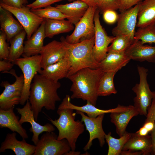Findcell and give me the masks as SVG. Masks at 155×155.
<instances>
[{
    "instance_id": "obj_48",
    "label": "cell",
    "mask_w": 155,
    "mask_h": 155,
    "mask_svg": "<svg viewBox=\"0 0 155 155\" xmlns=\"http://www.w3.org/2000/svg\"><path fill=\"white\" fill-rule=\"evenodd\" d=\"M80 152H75V151L70 150L69 152L66 153L65 155H79L80 154Z\"/></svg>"
},
{
    "instance_id": "obj_20",
    "label": "cell",
    "mask_w": 155,
    "mask_h": 155,
    "mask_svg": "<svg viewBox=\"0 0 155 155\" xmlns=\"http://www.w3.org/2000/svg\"><path fill=\"white\" fill-rule=\"evenodd\" d=\"M44 19L36 30L31 36L24 42L23 57H30L38 55L42 50L43 41L46 38Z\"/></svg>"
},
{
    "instance_id": "obj_13",
    "label": "cell",
    "mask_w": 155,
    "mask_h": 155,
    "mask_svg": "<svg viewBox=\"0 0 155 155\" xmlns=\"http://www.w3.org/2000/svg\"><path fill=\"white\" fill-rule=\"evenodd\" d=\"M76 113L81 116V121L84 122L86 129L89 133V139L84 148V151H86L90 149L92 144L93 140L95 139L98 140L100 146L102 147L105 142L106 134L102 126V122L105 114L100 115L96 117H92L79 111H76Z\"/></svg>"
},
{
    "instance_id": "obj_10",
    "label": "cell",
    "mask_w": 155,
    "mask_h": 155,
    "mask_svg": "<svg viewBox=\"0 0 155 155\" xmlns=\"http://www.w3.org/2000/svg\"><path fill=\"white\" fill-rule=\"evenodd\" d=\"M0 6L9 11L18 19L26 32L27 39L36 30L44 19L33 13L26 6L20 8L11 7L1 2Z\"/></svg>"
},
{
    "instance_id": "obj_46",
    "label": "cell",
    "mask_w": 155,
    "mask_h": 155,
    "mask_svg": "<svg viewBox=\"0 0 155 155\" xmlns=\"http://www.w3.org/2000/svg\"><path fill=\"white\" fill-rule=\"evenodd\" d=\"M150 133L148 130L143 126H142L135 133L138 135L141 136H146Z\"/></svg>"
},
{
    "instance_id": "obj_6",
    "label": "cell",
    "mask_w": 155,
    "mask_h": 155,
    "mask_svg": "<svg viewBox=\"0 0 155 155\" xmlns=\"http://www.w3.org/2000/svg\"><path fill=\"white\" fill-rule=\"evenodd\" d=\"M41 56L37 55L17 59L14 63L21 70L24 77V83L20 104L24 105L28 100L31 83L35 75L41 70Z\"/></svg>"
},
{
    "instance_id": "obj_23",
    "label": "cell",
    "mask_w": 155,
    "mask_h": 155,
    "mask_svg": "<svg viewBox=\"0 0 155 155\" xmlns=\"http://www.w3.org/2000/svg\"><path fill=\"white\" fill-rule=\"evenodd\" d=\"M55 7L68 17V20L75 25L84 15L89 6L83 1L75 0L71 3L57 5Z\"/></svg>"
},
{
    "instance_id": "obj_3",
    "label": "cell",
    "mask_w": 155,
    "mask_h": 155,
    "mask_svg": "<svg viewBox=\"0 0 155 155\" xmlns=\"http://www.w3.org/2000/svg\"><path fill=\"white\" fill-rule=\"evenodd\" d=\"M60 40L66 46L67 55L71 63V67L67 78L84 68L96 69L99 68V63L95 59L92 53L95 36L90 39L75 44L67 43L63 36L61 37Z\"/></svg>"
},
{
    "instance_id": "obj_36",
    "label": "cell",
    "mask_w": 155,
    "mask_h": 155,
    "mask_svg": "<svg viewBox=\"0 0 155 155\" xmlns=\"http://www.w3.org/2000/svg\"><path fill=\"white\" fill-rule=\"evenodd\" d=\"M7 37L5 34L2 31L0 32V59L7 60L9 56V47L6 42Z\"/></svg>"
},
{
    "instance_id": "obj_26",
    "label": "cell",
    "mask_w": 155,
    "mask_h": 155,
    "mask_svg": "<svg viewBox=\"0 0 155 155\" xmlns=\"http://www.w3.org/2000/svg\"><path fill=\"white\" fill-rule=\"evenodd\" d=\"M139 4L136 26H155V0H144Z\"/></svg>"
},
{
    "instance_id": "obj_27",
    "label": "cell",
    "mask_w": 155,
    "mask_h": 155,
    "mask_svg": "<svg viewBox=\"0 0 155 155\" xmlns=\"http://www.w3.org/2000/svg\"><path fill=\"white\" fill-rule=\"evenodd\" d=\"M151 141L150 136L148 135L141 136L135 133H132L131 136L124 146L122 150L141 151L143 155L151 154Z\"/></svg>"
},
{
    "instance_id": "obj_1",
    "label": "cell",
    "mask_w": 155,
    "mask_h": 155,
    "mask_svg": "<svg viewBox=\"0 0 155 155\" xmlns=\"http://www.w3.org/2000/svg\"><path fill=\"white\" fill-rule=\"evenodd\" d=\"M30 86L28 100L35 120L43 107L48 110H54L55 104L61 98L57 93L61 84L36 73Z\"/></svg>"
},
{
    "instance_id": "obj_5",
    "label": "cell",
    "mask_w": 155,
    "mask_h": 155,
    "mask_svg": "<svg viewBox=\"0 0 155 155\" xmlns=\"http://www.w3.org/2000/svg\"><path fill=\"white\" fill-rule=\"evenodd\" d=\"M137 69L140 81L132 89L136 94V96L133 99L134 106L137 109L139 114L146 116L155 92L150 90L147 82L148 69L139 66H137Z\"/></svg>"
},
{
    "instance_id": "obj_28",
    "label": "cell",
    "mask_w": 155,
    "mask_h": 155,
    "mask_svg": "<svg viewBox=\"0 0 155 155\" xmlns=\"http://www.w3.org/2000/svg\"><path fill=\"white\" fill-rule=\"evenodd\" d=\"M45 37L52 38L60 34L68 32L74 29L73 24L68 20L44 19Z\"/></svg>"
},
{
    "instance_id": "obj_29",
    "label": "cell",
    "mask_w": 155,
    "mask_h": 155,
    "mask_svg": "<svg viewBox=\"0 0 155 155\" xmlns=\"http://www.w3.org/2000/svg\"><path fill=\"white\" fill-rule=\"evenodd\" d=\"M117 72L115 71L104 72L99 82L98 90V96H109L117 93L114 83V77Z\"/></svg>"
},
{
    "instance_id": "obj_4",
    "label": "cell",
    "mask_w": 155,
    "mask_h": 155,
    "mask_svg": "<svg viewBox=\"0 0 155 155\" xmlns=\"http://www.w3.org/2000/svg\"><path fill=\"white\" fill-rule=\"evenodd\" d=\"M73 110L58 107L57 113L59 117L53 120H48L55 126L59 131L57 140L66 139L72 151H75L78 138L84 130V124L81 121H75L76 113Z\"/></svg>"
},
{
    "instance_id": "obj_2",
    "label": "cell",
    "mask_w": 155,
    "mask_h": 155,
    "mask_svg": "<svg viewBox=\"0 0 155 155\" xmlns=\"http://www.w3.org/2000/svg\"><path fill=\"white\" fill-rule=\"evenodd\" d=\"M104 72L100 68H85L69 76L67 78L72 83L71 98H80L96 106L99 82Z\"/></svg>"
},
{
    "instance_id": "obj_42",
    "label": "cell",
    "mask_w": 155,
    "mask_h": 155,
    "mask_svg": "<svg viewBox=\"0 0 155 155\" xmlns=\"http://www.w3.org/2000/svg\"><path fill=\"white\" fill-rule=\"evenodd\" d=\"M14 64L7 60L3 59L0 61V71L3 72L11 69Z\"/></svg>"
},
{
    "instance_id": "obj_30",
    "label": "cell",
    "mask_w": 155,
    "mask_h": 155,
    "mask_svg": "<svg viewBox=\"0 0 155 155\" xmlns=\"http://www.w3.org/2000/svg\"><path fill=\"white\" fill-rule=\"evenodd\" d=\"M26 32L24 30L13 37L10 40V46L7 60L13 63L23 54V43Z\"/></svg>"
},
{
    "instance_id": "obj_24",
    "label": "cell",
    "mask_w": 155,
    "mask_h": 155,
    "mask_svg": "<svg viewBox=\"0 0 155 155\" xmlns=\"http://www.w3.org/2000/svg\"><path fill=\"white\" fill-rule=\"evenodd\" d=\"M130 59L125 53L108 52L105 57L99 63V68L104 72H117L129 62Z\"/></svg>"
},
{
    "instance_id": "obj_7",
    "label": "cell",
    "mask_w": 155,
    "mask_h": 155,
    "mask_svg": "<svg viewBox=\"0 0 155 155\" xmlns=\"http://www.w3.org/2000/svg\"><path fill=\"white\" fill-rule=\"evenodd\" d=\"M2 73H10L16 79L12 84L7 81L2 82L1 84V86L5 89L0 95V109L6 110L20 104L24 86V77L23 74L18 76L14 69Z\"/></svg>"
},
{
    "instance_id": "obj_14",
    "label": "cell",
    "mask_w": 155,
    "mask_h": 155,
    "mask_svg": "<svg viewBox=\"0 0 155 155\" xmlns=\"http://www.w3.org/2000/svg\"><path fill=\"white\" fill-rule=\"evenodd\" d=\"M16 109L21 115L19 120L20 123L22 125L24 123L28 122L31 124V127L29 130L33 133L31 140L35 145L39 141V136L41 133L44 132H51L55 130L54 127L51 124L47 123L42 125L36 122L28 100L23 108H17Z\"/></svg>"
},
{
    "instance_id": "obj_9",
    "label": "cell",
    "mask_w": 155,
    "mask_h": 155,
    "mask_svg": "<svg viewBox=\"0 0 155 155\" xmlns=\"http://www.w3.org/2000/svg\"><path fill=\"white\" fill-rule=\"evenodd\" d=\"M97 9L96 6H89L84 15L75 25L73 33L64 38L66 42L75 44L90 39L95 36L94 17Z\"/></svg>"
},
{
    "instance_id": "obj_44",
    "label": "cell",
    "mask_w": 155,
    "mask_h": 155,
    "mask_svg": "<svg viewBox=\"0 0 155 155\" xmlns=\"http://www.w3.org/2000/svg\"><path fill=\"white\" fill-rule=\"evenodd\" d=\"M120 155H143V152L141 151L131 150H122Z\"/></svg>"
},
{
    "instance_id": "obj_40",
    "label": "cell",
    "mask_w": 155,
    "mask_h": 155,
    "mask_svg": "<svg viewBox=\"0 0 155 155\" xmlns=\"http://www.w3.org/2000/svg\"><path fill=\"white\" fill-rule=\"evenodd\" d=\"M146 119L145 122H155V94L152 99L151 104L148 110Z\"/></svg>"
},
{
    "instance_id": "obj_35",
    "label": "cell",
    "mask_w": 155,
    "mask_h": 155,
    "mask_svg": "<svg viewBox=\"0 0 155 155\" xmlns=\"http://www.w3.org/2000/svg\"><path fill=\"white\" fill-rule=\"evenodd\" d=\"M97 6L100 12L111 10L119 9L121 5V0H97Z\"/></svg>"
},
{
    "instance_id": "obj_25",
    "label": "cell",
    "mask_w": 155,
    "mask_h": 155,
    "mask_svg": "<svg viewBox=\"0 0 155 155\" xmlns=\"http://www.w3.org/2000/svg\"><path fill=\"white\" fill-rule=\"evenodd\" d=\"M139 114L137 109L133 105L127 110L111 113V122L115 125L116 131L119 137L127 132V127L131 119Z\"/></svg>"
},
{
    "instance_id": "obj_21",
    "label": "cell",
    "mask_w": 155,
    "mask_h": 155,
    "mask_svg": "<svg viewBox=\"0 0 155 155\" xmlns=\"http://www.w3.org/2000/svg\"><path fill=\"white\" fill-rule=\"evenodd\" d=\"M14 107L4 110L0 109V127L7 128L18 133L23 139L28 137L26 130L20 123L19 117L14 112Z\"/></svg>"
},
{
    "instance_id": "obj_34",
    "label": "cell",
    "mask_w": 155,
    "mask_h": 155,
    "mask_svg": "<svg viewBox=\"0 0 155 155\" xmlns=\"http://www.w3.org/2000/svg\"><path fill=\"white\" fill-rule=\"evenodd\" d=\"M31 10L38 16L44 19L63 20L68 18L56 7L51 5L43 8L31 9Z\"/></svg>"
},
{
    "instance_id": "obj_16",
    "label": "cell",
    "mask_w": 155,
    "mask_h": 155,
    "mask_svg": "<svg viewBox=\"0 0 155 155\" xmlns=\"http://www.w3.org/2000/svg\"><path fill=\"white\" fill-rule=\"evenodd\" d=\"M70 98L69 96L67 95L59 106L79 111L86 113L87 116L92 117H96L102 114L125 111L129 109L131 106V105L124 106L119 104L115 108L104 110L96 108V106L88 101H87L86 104L82 106L75 105L70 102Z\"/></svg>"
},
{
    "instance_id": "obj_41",
    "label": "cell",
    "mask_w": 155,
    "mask_h": 155,
    "mask_svg": "<svg viewBox=\"0 0 155 155\" xmlns=\"http://www.w3.org/2000/svg\"><path fill=\"white\" fill-rule=\"evenodd\" d=\"M3 3L8 6L20 8L24 5L28 4L27 0H1Z\"/></svg>"
},
{
    "instance_id": "obj_22",
    "label": "cell",
    "mask_w": 155,
    "mask_h": 155,
    "mask_svg": "<svg viewBox=\"0 0 155 155\" xmlns=\"http://www.w3.org/2000/svg\"><path fill=\"white\" fill-rule=\"evenodd\" d=\"M71 67V63L67 55L59 61L41 70L39 74L55 82L64 78H67Z\"/></svg>"
},
{
    "instance_id": "obj_12",
    "label": "cell",
    "mask_w": 155,
    "mask_h": 155,
    "mask_svg": "<svg viewBox=\"0 0 155 155\" xmlns=\"http://www.w3.org/2000/svg\"><path fill=\"white\" fill-rule=\"evenodd\" d=\"M139 3L133 7L120 12L118 15L117 25L112 30L113 36L129 35L134 39Z\"/></svg>"
},
{
    "instance_id": "obj_32",
    "label": "cell",
    "mask_w": 155,
    "mask_h": 155,
    "mask_svg": "<svg viewBox=\"0 0 155 155\" xmlns=\"http://www.w3.org/2000/svg\"><path fill=\"white\" fill-rule=\"evenodd\" d=\"M134 39L129 35H120L115 36L111 44L108 46V52L125 53L133 43Z\"/></svg>"
},
{
    "instance_id": "obj_38",
    "label": "cell",
    "mask_w": 155,
    "mask_h": 155,
    "mask_svg": "<svg viewBox=\"0 0 155 155\" xmlns=\"http://www.w3.org/2000/svg\"><path fill=\"white\" fill-rule=\"evenodd\" d=\"M103 18L104 21L108 24H113L117 21L118 15L115 11L108 10L103 13Z\"/></svg>"
},
{
    "instance_id": "obj_31",
    "label": "cell",
    "mask_w": 155,
    "mask_h": 155,
    "mask_svg": "<svg viewBox=\"0 0 155 155\" xmlns=\"http://www.w3.org/2000/svg\"><path fill=\"white\" fill-rule=\"evenodd\" d=\"M111 134V132H109L105 135V140L108 147L107 155H120L124 146L131 136L132 133L126 132L118 139L113 137Z\"/></svg>"
},
{
    "instance_id": "obj_17",
    "label": "cell",
    "mask_w": 155,
    "mask_h": 155,
    "mask_svg": "<svg viewBox=\"0 0 155 155\" xmlns=\"http://www.w3.org/2000/svg\"><path fill=\"white\" fill-rule=\"evenodd\" d=\"M17 133L13 132L8 133L5 140L2 142L0 152H3L7 149L12 150L16 155H32L34 153L36 145L29 144L25 139L20 141L16 138Z\"/></svg>"
},
{
    "instance_id": "obj_37",
    "label": "cell",
    "mask_w": 155,
    "mask_h": 155,
    "mask_svg": "<svg viewBox=\"0 0 155 155\" xmlns=\"http://www.w3.org/2000/svg\"><path fill=\"white\" fill-rule=\"evenodd\" d=\"M63 0H36L32 3L27 4L26 6L31 9H35L44 8Z\"/></svg>"
},
{
    "instance_id": "obj_15",
    "label": "cell",
    "mask_w": 155,
    "mask_h": 155,
    "mask_svg": "<svg viewBox=\"0 0 155 155\" xmlns=\"http://www.w3.org/2000/svg\"><path fill=\"white\" fill-rule=\"evenodd\" d=\"M67 50L63 42L55 40L44 46L40 55L41 67L42 69L55 63L65 57Z\"/></svg>"
},
{
    "instance_id": "obj_33",
    "label": "cell",
    "mask_w": 155,
    "mask_h": 155,
    "mask_svg": "<svg viewBox=\"0 0 155 155\" xmlns=\"http://www.w3.org/2000/svg\"><path fill=\"white\" fill-rule=\"evenodd\" d=\"M134 38L140 40L143 44L155 43V26L150 25L139 28L135 33Z\"/></svg>"
},
{
    "instance_id": "obj_43",
    "label": "cell",
    "mask_w": 155,
    "mask_h": 155,
    "mask_svg": "<svg viewBox=\"0 0 155 155\" xmlns=\"http://www.w3.org/2000/svg\"><path fill=\"white\" fill-rule=\"evenodd\" d=\"M150 133L151 141V154L155 155V124L154 128Z\"/></svg>"
},
{
    "instance_id": "obj_19",
    "label": "cell",
    "mask_w": 155,
    "mask_h": 155,
    "mask_svg": "<svg viewBox=\"0 0 155 155\" xmlns=\"http://www.w3.org/2000/svg\"><path fill=\"white\" fill-rule=\"evenodd\" d=\"M1 30L6 35L7 42L24 30L20 22L13 18L9 11L0 6Z\"/></svg>"
},
{
    "instance_id": "obj_8",
    "label": "cell",
    "mask_w": 155,
    "mask_h": 155,
    "mask_svg": "<svg viewBox=\"0 0 155 155\" xmlns=\"http://www.w3.org/2000/svg\"><path fill=\"white\" fill-rule=\"evenodd\" d=\"M57 137L53 132L44 133L36 145L33 155H65L71 147L66 139L58 140Z\"/></svg>"
},
{
    "instance_id": "obj_39",
    "label": "cell",
    "mask_w": 155,
    "mask_h": 155,
    "mask_svg": "<svg viewBox=\"0 0 155 155\" xmlns=\"http://www.w3.org/2000/svg\"><path fill=\"white\" fill-rule=\"evenodd\" d=\"M143 0H121V5L119 9L120 12L127 10L137 4Z\"/></svg>"
},
{
    "instance_id": "obj_18",
    "label": "cell",
    "mask_w": 155,
    "mask_h": 155,
    "mask_svg": "<svg viewBox=\"0 0 155 155\" xmlns=\"http://www.w3.org/2000/svg\"><path fill=\"white\" fill-rule=\"evenodd\" d=\"M125 53L131 59L155 62V46L144 45L140 40L134 39Z\"/></svg>"
},
{
    "instance_id": "obj_11",
    "label": "cell",
    "mask_w": 155,
    "mask_h": 155,
    "mask_svg": "<svg viewBox=\"0 0 155 155\" xmlns=\"http://www.w3.org/2000/svg\"><path fill=\"white\" fill-rule=\"evenodd\" d=\"M100 13L97 8L94 17L95 42L92 49L94 57L99 63L106 56L108 45L115 38V37L108 36L102 28L100 20Z\"/></svg>"
},
{
    "instance_id": "obj_45",
    "label": "cell",
    "mask_w": 155,
    "mask_h": 155,
    "mask_svg": "<svg viewBox=\"0 0 155 155\" xmlns=\"http://www.w3.org/2000/svg\"><path fill=\"white\" fill-rule=\"evenodd\" d=\"M155 122L151 121L145 122L143 126L147 129L149 132H151L154 128Z\"/></svg>"
},
{
    "instance_id": "obj_47",
    "label": "cell",
    "mask_w": 155,
    "mask_h": 155,
    "mask_svg": "<svg viewBox=\"0 0 155 155\" xmlns=\"http://www.w3.org/2000/svg\"><path fill=\"white\" fill-rule=\"evenodd\" d=\"M69 1L75 0H68ZM83 1L86 3L89 6H97V0H79Z\"/></svg>"
}]
</instances>
